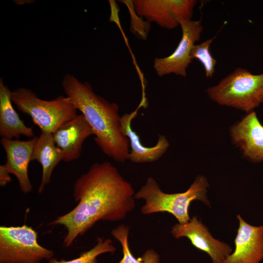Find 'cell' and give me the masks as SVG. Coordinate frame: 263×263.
<instances>
[{
  "mask_svg": "<svg viewBox=\"0 0 263 263\" xmlns=\"http://www.w3.org/2000/svg\"><path fill=\"white\" fill-rule=\"evenodd\" d=\"M63 154L54 139L53 133L41 132L38 137L32 155V161L37 160L42 166V173L38 192L41 193L50 183L54 169L63 161Z\"/></svg>",
  "mask_w": 263,
  "mask_h": 263,
  "instance_id": "cell-16",
  "label": "cell"
},
{
  "mask_svg": "<svg viewBox=\"0 0 263 263\" xmlns=\"http://www.w3.org/2000/svg\"><path fill=\"white\" fill-rule=\"evenodd\" d=\"M10 174L5 165H0V186L1 187L5 186L8 183L11 182Z\"/></svg>",
  "mask_w": 263,
  "mask_h": 263,
  "instance_id": "cell-21",
  "label": "cell"
},
{
  "mask_svg": "<svg viewBox=\"0 0 263 263\" xmlns=\"http://www.w3.org/2000/svg\"><path fill=\"white\" fill-rule=\"evenodd\" d=\"M137 110L121 116L120 123L123 135L128 138L131 148L128 160L134 163H145L156 161L167 151L169 143L163 135H159L157 143L152 147L144 146L139 136L132 127V122L137 116Z\"/></svg>",
  "mask_w": 263,
  "mask_h": 263,
  "instance_id": "cell-14",
  "label": "cell"
},
{
  "mask_svg": "<svg viewBox=\"0 0 263 263\" xmlns=\"http://www.w3.org/2000/svg\"><path fill=\"white\" fill-rule=\"evenodd\" d=\"M135 13L149 22L173 29L180 20H191L196 0H132Z\"/></svg>",
  "mask_w": 263,
  "mask_h": 263,
  "instance_id": "cell-7",
  "label": "cell"
},
{
  "mask_svg": "<svg viewBox=\"0 0 263 263\" xmlns=\"http://www.w3.org/2000/svg\"><path fill=\"white\" fill-rule=\"evenodd\" d=\"M97 244L91 249L82 253L79 257L71 260H58L52 258L48 263H97V257L102 254L113 253L116 250L110 239H103L98 238Z\"/></svg>",
  "mask_w": 263,
  "mask_h": 263,
  "instance_id": "cell-18",
  "label": "cell"
},
{
  "mask_svg": "<svg viewBox=\"0 0 263 263\" xmlns=\"http://www.w3.org/2000/svg\"><path fill=\"white\" fill-rule=\"evenodd\" d=\"M239 222L235 250L223 263H260L263 259V225L255 226L237 216Z\"/></svg>",
  "mask_w": 263,
  "mask_h": 263,
  "instance_id": "cell-11",
  "label": "cell"
},
{
  "mask_svg": "<svg viewBox=\"0 0 263 263\" xmlns=\"http://www.w3.org/2000/svg\"><path fill=\"white\" fill-rule=\"evenodd\" d=\"M262 104H263V102H262Z\"/></svg>",
  "mask_w": 263,
  "mask_h": 263,
  "instance_id": "cell-22",
  "label": "cell"
},
{
  "mask_svg": "<svg viewBox=\"0 0 263 263\" xmlns=\"http://www.w3.org/2000/svg\"><path fill=\"white\" fill-rule=\"evenodd\" d=\"M234 145L253 163L263 161V125L254 111L247 114L230 128Z\"/></svg>",
  "mask_w": 263,
  "mask_h": 263,
  "instance_id": "cell-10",
  "label": "cell"
},
{
  "mask_svg": "<svg viewBox=\"0 0 263 263\" xmlns=\"http://www.w3.org/2000/svg\"><path fill=\"white\" fill-rule=\"evenodd\" d=\"M54 255L53 250L39 244L32 227L0 226V263H40Z\"/></svg>",
  "mask_w": 263,
  "mask_h": 263,
  "instance_id": "cell-6",
  "label": "cell"
},
{
  "mask_svg": "<svg viewBox=\"0 0 263 263\" xmlns=\"http://www.w3.org/2000/svg\"><path fill=\"white\" fill-rule=\"evenodd\" d=\"M61 84L66 96L90 125L102 152L118 163L128 160L129 141L122 132L118 105L97 94L88 82H82L73 75H65Z\"/></svg>",
  "mask_w": 263,
  "mask_h": 263,
  "instance_id": "cell-2",
  "label": "cell"
},
{
  "mask_svg": "<svg viewBox=\"0 0 263 263\" xmlns=\"http://www.w3.org/2000/svg\"><path fill=\"white\" fill-rule=\"evenodd\" d=\"M11 100L20 111L31 117L41 132L53 133L78 115L77 110L67 96L61 95L45 100L30 89L19 88L12 91Z\"/></svg>",
  "mask_w": 263,
  "mask_h": 263,
  "instance_id": "cell-5",
  "label": "cell"
},
{
  "mask_svg": "<svg viewBox=\"0 0 263 263\" xmlns=\"http://www.w3.org/2000/svg\"><path fill=\"white\" fill-rule=\"evenodd\" d=\"M171 233L176 239L188 238L194 247L209 256L212 263H223L232 251L229 245L215 239L207 227L196 216L187 223L175 224Z\"/></svg>",
  "mask_w": 263,
  "mask_h": 263,
  "instance_id": "cell-9",
  "label": "cell"
},
{
  "mask_svg": "<svg viewBox=\"0 0 263 263\" xmlns=\"http://www.w3.org/2000/svg\"><path fill=\"white\" fill-rule=\"evenodd\" d=\"M208 187L207 178L199 175L186 191L168 193L161 190L154 178L149 177L135 193L134 197L145 201L140 209L142 214L166 212L172 214L178 223L184 224L190 219L188 210L193 201L199 200L207 206H210L207 194Z\"/></svg>",
  "mask_w": 263,
  "mask_h": 263,
  "instance_id": "cell-3",
  "label": "cell"
},
{
  "mask_svg": "<svg viewBox=\"0 0 263 263\" xmlns=\"http://www.w3.org/2000/svg\"><path fill=\"white\" fill-rule=\"evenodd\" d=\"M93 135L94 132L91 127L81 113L53 133L55 142L61 150L63 154V161L65 162L78 159L81 155L83 143Z\"/></svg>",
  "mask_w": 263,
  "mask_h": 263,
  "instance_id": "cell-13",
  "label": "cell"
},
{
  "mask_svg": "<svg viewBox=\"0 0 263 263\" xmlns=\"http://www.w3.org/2000/svg\"><path fill=\"white\" fill-rule=\"evenodd\" d=\"M111 234L120 243L122 248L123 257L118 263H160L159 255L153 249H147L141 257L133 256L129 247L128 225L120 224L112 230Z\"/></svg>",
  "mask_w": 263,
  "mask_h": 263,
  "instance_id": "cell-17",
  "label": "cell"
},
{
  "mask_svg": "<svg viewBox=\"0 0 263 263\" xmlns=\"http://www.w3.org/2000/svg\"><path fill=\"white\" fill-rule=\"evenodd\" d=\"M128 7L131 16V31L138 38L146 39L150 30V22L145 21L135 12L132 0H122Z\"/></svg>",
  "mask_w": 263,
  "mask_h": 263,
  "instance_id": "cell-20",
  "label": "cell"
},
{
  "mask_svg": "<svg viewBox=\"0 0 263 263\" xmlns=\"http://www.w3.org/2000/svg\"><path fill=\"white\" fill-rule=\"evenodd\" d=\"M11 92L0 79V135L2 138L19 139L20 135L35 137L32 127L27 126L13 106Z\"/></svg>",
  "mask_w": 263,
  "mask_h": 263,
  "instance_id": "cell-15",
  "label": "cell"
},
{
  "mask_svg": "<svg viewBox=\"0 0 263 263\" xmlns=\"http://www.w3.org/2000/svg\"><path fill=\"white\" fill-rule=\"evenodd\" d=\"M179 23L182 37L175 50L168 56L154 58L153 68L159 76L169 74L187 76V70L192 61L191 50L200 40L203 27L200 20L181 19Z\"/></svg>",
  "mask_w": 263,
  "mask_h": 263,
  "instance_id": "cell-8",
  "label": "cell"
},
{
  "mask_svg": "<svg viewBox=\"0 0 263 263\" xmlns=\"http://www.w3.org/2000/svg\"><path fill=\"white\" fill-rule=\"evenodd\" d=\"M209 98L222 106L245 112H252L262 104L263 73L253 74L237 67L216 85L208 88Z\"/></svg>",
  "mask_w": 263,
  "mask_h": 263,
  "instance_id": "cell-4",
  "label": "cell"
},
{
  "mask_svg": "<svg viewBox=\"0 0 263 263\" xmlns=\"http://www.w3.org/2000/svg\"><path fill=\"white\" fill-rule=\"evenodd\" d=\"M213 38H209L199 44H195L190 52V57L192 60L197 59L203 65L207 77H212L215 73L217 60L211 54L210 46Z\"/></svg>",
  "mask_w": 263,
  "mask_h": 263,
  "instance_id": "cell-19",
  "label": "cell"
},
{
  "mask_svg": "<svg viewBox=\"0 0 263 263\" xmlns=\"http://www.w3.org/2000/svg\"><path fill=\"white\" fill-rule=\"evenodd\" d=\"M135 193L131 183L112 163H95L75 183L73 196L77 205L49 225L66 228L63 243L69 247L98 221L123 220L135 207Z\"/></svg>",
  "mask_w": 263,
  "mask_h": 263,
  "instance_id": "cell-1",
  "label": "cell"
},
{
  "mask_svg": "<svg viewBox=\"0 0 263 263\" xmlns=\"http://www.w3.org/2000/svg\"><path fill=\"white\" fill-rule=\"evenodd\" d=\"M37 138L35 136L25 141L3 138L0 139V144L6 153L5 165L9 172L15 176L20 190L24 193L32 189L28 169Z\"/></svg>",
  "mask_w": 263,
  "mask_h": 263,
  "instance_id": "cell-12",
  "label": "cell"
}]
</instances>
